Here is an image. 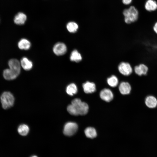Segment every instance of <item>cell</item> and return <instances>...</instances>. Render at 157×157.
I'll return each mask as SVG.
<instances>
[{"label":"cell","mask_w":157,"mask_h":157,"mask_svg":"<svg viewBox=\"0 0 157 157\" xmlns=\"http://www.w3.org/2000/svg\"><path fill=\"white\" fill-rule=\"evenodd\" d=\"M8 65L9 68L3 71V75L6 79L12 80L16 78L20 74V63L17 60L12 59L9 61Z\"/></svg>","instance_id":"obj_1"},{"label":"cell","mask_w":157,"mask_h":157,"mask_svg":"<svg viewBox=\"0 0 157 157\" xmlns=\"http://www.w3.org/2000/svg\"><path fill=\"white\" fill-rule=\"evenodd\" d=\"M18 46L20 49L27 50L31 47V44L28 40L24 38L21 39L19 42Z\"/></svg>","instance_id":"obj_16"},{"label":"cell","mask_w":157,"mask_h":157,"mask_svg":"<svg viewBox=\"0 0 157 157\" xmlns=\"http://www.w3.org/2000/svg\"><path fill=\"white\" fill-rule=\"evenodd\" d=\"M100 98L103 100L109 102L113 98V94L111 91L109 89L105 88L102 90L100 93Z\"/></svg>","instance_id":"obj_8"},{"label":"cell","mask_w":157,"mask_h":157,"mask_svg":"<svg viewBox=\"0 0 157 157\" xmlns=\"http://www.w3.org/2000/svg\"><path fill=\"white\" fill-rule=\"evenodd\" d=\"M31 157H38L36 156H33Z\"/></svg>","instance_id":"obj_25"},{"label":"cell","mask_w":157,"mask_h":157,"mask_svg":"<svg viewBox=\"0 0 157 157\" xmlns=\"http://www.w3.org/2000/svg\"><path fill=\"white\" fill-rule=\"evenodd\" d=\"M107 82L110 86L114 87L117 86L118 84V81L117 77L113 75L107 78Z\"/></svg>","instance_id":"obj_22"},{"label":"cell","mask_w":157,"mask_h":157,"mask_svg":"<svg viewBox=\"0 0 157 157\" xmlns=\"http://www.w3.org/2000/svg\"><path fill=\"white\" fill-rule=\"evenodd\" d=\"M67 28L69 32L74 33L77 31L78 28V25L74 22H70L67 24Z\"/></svg>","instance_id":"obj_21"},{"label":"cell","mask_w":157,"mask_h":157,"mask_svg":"<svg viewBox=\"0 0 157 157\" xmlns=\"http://www.w3.org/2000/svg\"><path fill=\"white\" fill-rule=\"evenodd\" d=\"M153 29L155 32L157 34V22L155 24L153 27Z\"/></svg>","instance_id":"obj_24"},{"label":"cell","mask_w":157,"mask_h":157,"mask_svg":"<svg viewBox=\"0 0 157 157\" xmlns=\"http://www.w3.org/2000/svg\"><path fill=\"white\" fill-rule=\"evenodd\" d=\"M0 99L2 107L4 109L9 108L14 104V97L10 92H3L1 96Z\"/></svg>","instance_id":"obj_3"},{"label":"cell","mask_w":157,"mask_h":157,"mask_svg":"<svg viewBox=\"0 0 157 157\" xmlns=\"http://www.w3.org/2000/svg\"><path fill=\"white\" fill-rule=\"evenodd\" d=\"M71 61L76 62H78L82 59L80 53L76 50H74L72 52L70 56Z\"/></svg>","instance_id":"obj_17"},{"label":"cell","mask_w":157,"mask_h":157,"mask_svg":"<svg viewBox=\"0 0 157 157\" xmlns=\"http://www.w3.org/2000/svg\"><path fill=\"white\" fill-rule=\"evenodd\" d=\"M145 103L147 106L151 108L155 107L157 105V100L153 96H149L146 99Z\"/></svg>","instance_id":"obj_15"},{"label":"cell","mask_w":157,"mask_h":157,"mask_svg":"<svg viewBox=\"0 0 157 157\" xmlns=\"http://www.w3.org/2000/svg\"><path fill=\"white\" fill-rule=\"evenodd\" d=\"M118 69L122 74L126 76L130 75L132 72V68L128 63H121L118 66Z\"/></svg>","instance_id":"obj_6"},{"label":"cell","mask_w":157,"mask_h":157,"mask_svg":"<svg viewBox=\"0 0 157 157\" xmlns=\"http://www.w3.org/2000/svg\"><path fill=\"white\" fill-rule=\"evenodd\" d=\"M26 19L27 17L25 14L20 12L18 13L15 16L14 22L17 25H22L24 24Z\"/></svg>","instance_id":"obj_11"},{"label":"cell","mask_w":157,"mask_h":157,"mask_svg":"<svg viewBox=\"0 0 157 157\" xmlns=\"http://www.w3.org/2000/svg\"><path fill=\"white\" fill-rule=\"evenodd\" d=\"M67 93L71 96L75 94L77 92V88L76 85L72 83L69 85L66 88Z\"/></svg>","instance_id":"obj_19"},{"label":"cell","mask_w":157,"mask_h":157,"mask_svg":"<svg viewBox=\"0 0 157 157\" xmlns=\"http://www.w3.org/2000/svg\"><path fill=\"white\" fill-rule=\"evenodd\" d=\"M123 14L124 16V21L127 24H130L137 20L138 17V10L133 6L124 10Z\"/></svg>","instance_id":"obj_2"},{"label":"cell","mask_w":157,"mask_h":157,"mask_svg":"<svg viewBox=\"0 0 157 157\" xmlns=\"http://www.w3.org/2000/svg\"><path fill=\"white\" fill-rule=\"evenodd\" d=\"M20 63L21 66L23 69L26 70L31 69L33 65L32 62L25 57L22 59Z\"/></svg>","instance_id":"obj_13"},{"label":"cell","mask_w":157,"mask_h":157,"mask_svg":"<svg viewBox=\"0 0 157 157\" xmlns=\"http://www.w3.org/2000/svg\"><path fill=\"white\" fill-rule=\"evenodd\" d=\"M85 133L86 136L90 138H93L97 135L95 129L92 127H88L85 130Z\"/></svg>","instance_id":"obj_18"},{"label":"cell","mask_w":157,"mask_h":157,"mask_svg":"<svg viewBox=\"0 0 157 157\" xmlns=\"http://www.w3.org/2000/svg\"><path fill=\"white\" fill-rule=\"evenodd\" d=\"M83 87L84 92L86 93L94 92L96 90L95 84L93 82H90L88 81L83 84Z\"/></svg>","instance_id":"obj_9"},{"label":"cell","mask_w":157,"mask_h":157,"mask_svg":"<svg viewBox=\"0 0 157 157\" xmlns=\"http://www.w3.org/2000/svg\"><path fill=\"white\" fill-rule=\"evenodd\" d=\"M123 3L125 5L130 4L132 2V0H122Z\"/></svg>","instance_id":"obj_23"},{"label":"cell","mask_w":157,"mask_h":157,"mask_svg":"<svg viewBox=\"0 0 157 157\" xmlns=\"http://www.w3.org/2000/svg\"><path fill=\"white\" fill-rule=\"evenodd\" d=\"M71 104L74 106L78 115H84L88 112L89 107L88 104L82 102L79 99L76 98L73 100Z\"/></svg>","instance_id":"obj_4"},{"label":"cell","mask_w":157,"mask_h":157,"mask_svg":"<svg viewBox=\"0 0 157 157\" xmlns=\"http://www.w3.org/2000/svg\"><path fill=\"white\" fill-rule=\"evenodd\" d=\"M148 71V68L145 65L141 64L136 66L134 68L135 73L139 76L146 74Z\"/></svg>","instance_id":"obj_12"},{"label":"cell","mask_w":157,"mask_h":157,"mask_svg":"<svg viewBox=\"0 0 157 157\" xmlns=\"http://www.w3.org/2000/svg\"><path fill=\"white\" fill-rule=\"evenodd\" d=\"M78 128V125L76 123L69 122L65 124L63 130L64 134L67 136H71L74 134Z\"/></svg>","instance_id":"obj_5"},{"label":"cell","mask_w":157,"mask_h":157,"mask_svg":"<svg viewBox=\"0 0 157 157\" xmlns=\"http://www.w3.org/2000/svg\"><path fill=\"white\" fill-rule=\"evenodd\" d=\"M17 131L19 134L22 136H25L29 132V128L26 125L22 124L19 126Z\"/></svg>","instance_id":"obj_20"},{"label":"cell","mask_w":157,"mask_h":157,"mask_svg":"<svg viewBox=\"0 0 157 157\" xmlns=\"http://www.w3.org/2000/svg\"><path fill=\"white\" fill-rule=\"evenodd\" d=\"M67 51L66 45L64 43L58 42L55 44L53 48L54 53L56 55L61 56L66 53Z\"/></svg>","instance_id":"obj_7"},{"label":"cell","mask_w":157,"mask_h":157,"mask_svg":"<svg viewBox=\"0 0 157 157\" xmlns=\"http://www.w3.org/2000/svg\"><path fill=\"white\" fill-rule=\"evenodd\" d=\"M145 9L148 11H154L157 9V3L154 0H147L145 4Z\"/></svg>","instance_id":"obj_14"},{"label":"cell","mask_w":157,"mask_h":157,"mask_svg":"<svg viewBox=\"0 0 157 157\" xmlns=\"http://www.w3.org/2000/svg\"><path fill=\"white\" fill-rule=\"evenodd\" d=\"M119 90L122 94H127L130 93L131 91V87L128 83L123 82L120 84L119 85Z\"/></svg>","instance_id":"obj_10"}]
</instances>
